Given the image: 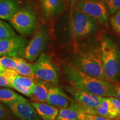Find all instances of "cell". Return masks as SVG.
<instances>
[{"label":"cell","mask_w":120,"mask_h":120,"mask_svg":"<svg viewBox=\"0 0 120 120\" xmlns=\"http://www.w3.org/2000/svg\"><path fill=\"white\" fill-rule=\"evenodd\" d=\"M71 64L86 74L106 80L101 63L100 41L76 44Z\"/></svg>","instance_id":"cell-1"},{"label":"cell","mask_w":120,"mask_h":120,"mask_svg":"<svg viewBox=\"0 0 120 120\" xmlns=\"http://www.w3.org/2000/svg\"><path fill=\"white\" fill-rule=\"evenodd\" d=\"M64 73L73 87L102 97H110L112 82L90 76L71 64L64 67Z\"/></svg>","instance_id":"cell-2"},{"label":"cell","mask_w":120,"mask_h":120,"mask_svg":"<svg viewBox=\"0 0 120 120\" xmlns=\"http://www.w3.org/2000/svg\"><path fill=\"white\" fill-rule=\"evenodd\" d=\"M101 63L106 81L117 82L120 79V49L112 39L102 37L100 40Z\"/></svg>","instance_id":"cell-3"},{"label":"cell","mask_w":120,"mask_h":120,"mask_svg":"<svg viewBox=\"0 0 120 120\" xmlns=\"http://www.w3.org/2000/svg\"><path fill=\"white\" fill-rule=\"evenodd\" d=\"M98 21L83 12L73 8L70 17V31L72 37L79 40L94 34L97 30Z\"/></svg>","instance_id":"cell-4"},{"label":"cell","mask_w":120,"mask_h":120,"mask_svg":"<svg viewBox=\"0 0 120 120\" xmlns=\"http://www.w3.org/2000/svg\"><path fill=\"white\" fill-rule=\"evenodd\" d=\"M10 23L17 32L22 36L32 34L37 24L36 13L31 8L19 10L10 21Z\"/></svg>","instance_id":"cell-5"},{"label":"cell","mask_w":120,"mask_h":120,"mask_svg":"<svg viewBox=\"0 0 120 120\" xmlns=\"http://www.w3.org/2000/svg\"><path fill=\"white\" fill-rule=\"evenodd\" d=\"M33 71L36 79L54 85L58 83V70L50 57L41 53L33 64Z\"/></svg>","instance_id":"cell-6"},{"label":"cell","mask_w":120,"mask_h":120,"mask_svg":"<svg viewBox=\"0 0 120 120\" xmlns=\"http://www.w3.org/2000/svg\"><path fill=\"white\" fill-rule=\"evenodd\" d=\"M73 8L89 15L102 25L107 23L109 13L104 1L101 0H78Z\"/></svg>","instance_id":"cell-7"},{"label":"cell","mask_w":120,"mask_h":120,"mask_svg":"<svg viewBox=\"0 0 120 120\" xmlns=\"http://www.w3.org/2000/svg\"><path fill=\"white\" fill-rule=\"evenodd\" d=\"M48 41L47 32L43 27L38 28L26 47L21 56L32 62L35 61L45 49Z\"/></svg>","instance_id":"cell-8"},{"label":"cell","mask_w":120,"mask_h":120,"mask_svg":"<svg viewBox=\"0 0 120 120\" xmlns=\"http://www.w3.org/2000/svg\"><path fill=\"white\" fill-rule=\"evenodd\" d=\"M27 43V40L17 34L10 38L0 40V57H16L22 55Z\"/></svg>","instance_id":"cell-9"},{"label":"cell","mask_w":120,"mask_h":120,"mask_svg":"<svg viewBox=\"0 0 120 120\" xmlns=\"http://www.w3.org/2000/svg\"><path fill=\"white\" fill-rule=\"evenodd\" d=\"M12 112L21 120H41L32 103L27 100L4 103Z\"/></svg>","instance_id":"cell-10"},{"label":"cell","mask_w":120,"mask_h":120,"mask_svg":"<svg viewBox=\"0 0 120 120\" xmlns=\"http://www.w3.org/2000/svg\"><path fill=\"white\" fill-rule=\"evenodd\" d=\"M67 91L72 96L75 102L87 109H95L100 105L103 97L97 96L72 86Z\"/></svg>","instance_id":"cell-11"},{"label":"cell","mask_w":120,"mask_h":120,"mask_svg":"<svg viewBox=\"0 0 120 120\" xmlns=\"http://www.w3.org/2000/svg\"><path fill=\"white\" fill-rule=\"evenodd\" d=\"M84 113L101 116L109 119H116L120 116V113L115 107L108 97H103L101 103L95 109H87L83 107Z\"/></svg>","instance_id":"cell-12"},{"label":"cell","mask_w":120,"mask_h":120,"mask_svg":"<svg viewBox=\"0 0 120 120\" xmlns=\"http://www.w3.org/2000/svg\"><path fill=\"white\" fill-rule=\"evenodd\" d=\"M71 99L61 88L57 86H50L48 91L47 102L57 108H66L70 106Z\"/></svg>","instance_id":"cell-13"},{"label":"cell","mask_w":120,"mask_h":120,"mask_svg":"<svg viewBox=\"0 0 120 120\" xmlns=\"http://www.w3.org/2000/svg\"><path fill=\"white\" fill-rule=\"evenodd\" d=\"M9 82L11 83L12 88L26 96L31 97L34 85V79L17 73Z\"/></svg>","instance_id":"cell-14"},{"label":"cell","mask_w":120,"mask_h":120,"mask_svg":"<svg viewBox=\"0 0 120 120\" xmlns=\"http://www.w3.org/2000/svg\"><path fill=\"white\" fill-rule=\"evenodd\" d=\"M64 0H42L41 7L44 19H50L58 15L62 10Z\"/></svg>","instance_id":"cell-15"},{"label":"cell","mask_w":120,"mask_h":120,"mask_svg":"<svg viewBox=\"0 0 120 120\" xmlns=\"http://www.w3.org/2000/svg\"><path fill=\"white\" fill-rule=\"evenodd\" d=\"M38 116L42 120H55L58 113L57 107L45 102H31Z\"/></svg>","instance_id":"cell-16"},{"label":"cell","mask_w":120,"mask_h":120,"mask_svg":"<svg viewBox=\"0 0 120 120\" xmlns=\"http://www.w3.org/2000/svg\"><path fill=\"white\" fill-rule=\"evenodd\" d=\"M34 85L32 88L31 97L34 102H47L49 85L47 82L38 79H34Z\"/></svg>","instance_id":"cell-17"},{"label":"cell","mask_w":120,"mask_h":120,"mask_svg":"<svg viewBox=\"0 0 120 120\" xmlns=\"http://www.w3.org/2000/svg\"><path fill=\"white\" fill-rule=\"evenodd\" d=\"M18 10L19 7L16 0L0 1V19L10 21Z\"/></svg>","instance_id":"cell-18"},{"label":"cell","mask_w":120,"mask_h":120,"mask_svg":"<svg viewBox=\"0 0 120 120\" xmlns=\"http://www.w3.org/2000/svg\"><path fill=\"white\" fill-rule=\"evenodd\" d=\"M85 114L70 105L68 107L60 109L55 120H83Z\"/></svg>","instance_id":"cell-19"},{"label":"cell","mask_w":120,"mask_h":120,"mask_svg":"<svg viewBox=\"0 0 120 120\" xmlns=\"http://www.w3.org/2000/svg\"><path fill=\"white\" fill-rule=\"evenodd\" d=\"M15 58L17 62V67L15 70L19 74L27 76L34 80L36 79L33 71V64L27 62L25 60L19 56L15 57Z\"/></svg>","instance_id":"cell-20"},{"label":"cell","mask_w":120,"mask_h":120,"mask_svg":"<svg viewBox=\"0 0 120 120\" xmlns=\"http://www.w3.org/2000/svg\"><path fill=\"white\" fill-rule=\"evenodd\" d=\"M26 99L10 89H0V101L3 103L25 101Z\"/></svg>","instance_id":"cell-21"},{"label":"cell","mask_w":120,"mask_h":120,"mask_svg":"<svg viewBox=\"0 0 120 120\" xmlns=\"http://www.w3.org/2000/svg\"><path fill=\"white\" fill-rule=\"evenodd\" d=\"M16 34L13 28L8 23L0 20V40L10 38Z\"/></svg>","instance_id":"cell-22"},{"label":"cell","mask_w":120,"mask_h":120,"mask_svg":"<svg viewBox=\"0 0 120 120\" xmlns=\"http://www.w3.org/2000/svg\"><path fill=\"white\" fill-rule=\"evenodd\" d=\"M0 66L5 68L15 70L17 67L15 57L3 56L0 57Z\"/></svg>","instance_id":"cell-23"},{"label":"cell","mask_w":120,"mask_h":120,"mask_svg":"<svg viewBox=\"0 0 120 120\" xmlns=\"http://www.w3.org/2000/svg\"><path fill=\"white\" fill-rule=\"evenodd\" d=\"M109 13L113 15L120 10V0H104Z\"/></svg>","instance_id":"cell-24"},{"label":"cell","mask_w":120,"mask_h":120,"mask_svg":"<svg viewBox=\"0 0 120 120\" xmlns=\"http://www.w3.org/2000/svg\"><path fill=\"white\" fill-rule=\"evenodd\" d=\"M109 22L114 31L120 36V10L112 15Z\"/></svg>","instance_id":"cell-25"},{"label":"cell","mask_w":120,"mask_h":120,"mask_svg":"<svg viewBox=\"0 0 120 120\" xmlns=\"http://www.w3.org/2000/svg\"><path fill=\"white\" fill-rule=\"evenodd\" d=\"M110 97H115L120 101V82H112Z\"/></svg>","instance_id":"cell-26"},{"label":"cell","mask_w":120,"mask_h":120,"mask_svg":"<svg viewBox=\"0 0 120 120\" xmlns=\"http://www.w3.org/2000/svg\"><path fill=\"white\" fill-rule=\"evenodd\" d=\"M10 118V112L5 105L0 102V120H5Z\"/></svg>","instance_id":"cell-27"},{"label":"cell","mask_w":120,"mask_h":120,"mask_svg":"<svg viewBox=\"0 0 120 120\" xmlns=\"http://www.w3.org/2000/svg\"><path fill=\"white\" fill-rule=\"evenodd\" d=\"M85 119L91 120H112L111 119H109V118L104 117L101 116H98V115L88 113L85 114Z\"/></svg>","instance_id":"cell-28"},{"label":"cell","mask_w":120,"mask_h":120,"mask_svg":"<svg viewBox=\"0 0 120 120\" xmlns=\"http://www.w3.org/2000/svg\"><path fill=\"white\" fill-rule=\"evenodd\" d=\"M110 101L113 104V105L115 106V107L117 109L118 112L120 113V101L118 99H117L115 97H109Z\"/></svg>","instance_id":"cell-29"},{"label":"cell","mask_w":120,"mask_h":120,"mask_svg":"<svg viewBox=\"0 0 120 120\" xmlns=\"http://www.w3.org/2000/svg\"><path fill=\"white\" fill-rule=\"evenodd\" d=\"M0 86L12 88V86L10 82L5 77L1 76H0Z\"/></svg>","instance_id":"cell-30"},{"label":"cell","mask_w":120,"mask_h":120,"mask_svg":"<svg viewBox=\"0 0 120 120\" xmlns=\"http://www.w3.org/2000/svg\"><path fill=\"white\" fill-rule=\"evenodd\" d=\"M78 0H70V2H71V8L72 9V8L74 6L75 3H76Z\"/></svg>","instance_id":"cell-31"},{"label":"cell","mask_w":120,"mask_h":120,"mask_svg":"<svg viewBox=\"0 0 120 120\" xmlns=\"http://www.w3.org/2000/svg\"><path fill=\"white\" fill-rule=\"evenodd\" d=\"M116 120H120V118L119 117H118L116 118Z\"/></svg>","instance_id":"cell-32"},{"label":"cell","mask_w":120,"mask_h":120,"mask_svg":"<svg viewBox=\"0 0 120 120\" xmlns=\"http://www.w3.org/2000/svg\"><path fill=\"white\" fill-rule=\"evenodd\" d=\"M88 120V119H85V120Z\"/></svg>","instance_id":"cell-33"},{"label":"cell","mask_w":120,"mask_h":120,"mask_svg":"<svg viewBox=\"0 0 120 120\" xmlns=\"http://www.w3.org/2000/svg\"><path fill=\"white\" fill-rule=\"evenodd\" d=\"M119 117H120V116H119Z\"/></svg>","instance_id":"cell-34"},{"label":"cell","mask_w":120,"mask_h":120,"mask_svg":"<svg viewBox=\"0 0 120 120\" xmlns=\"http://www.w3.org/2000/svg\"><path fill=\"white\" fill-rule=\"evenodd\" d=\"M0 1H1V0H0Z\"/></svg>","instance_id":"cell-35"},{"label":"cell","mask_w":120,"mask_h":120,"mask_svg":"<svg viewBox=\"0 0 120 120\" xmlns=\"http://www.w3.org/2000/svg\"></svg>","instance_id":"cell-36"}]
</instances>
